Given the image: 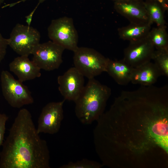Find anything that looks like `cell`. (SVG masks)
<instances>
[{
    "instance_id": "3",
    "label": "cell",
    "mask_w": 168,
    "mask_h": 168,
    "mask_svg": "<svg viewBox=\"0 0 168 168\" xmlns=\"http://www.w3.org/2000/svg\"><path fill=\"white\" fill-rule=\"evenodd\" d=\"M111 94L110 88L95 78L88 79L80 95L74 102L75 113L83 124H90L104 113Z\"/></svg>"
},
{
    "instance_id": "7",
    "label": "cell",
    "mask_w": 168,
    "mask_h": 168,
    "mask_svg": "<svg viewBox=\"0 0 168 168\" xmlns=\"http://www.w3.org/2000/svg\"><path fill=\"white\" fill-rule=\"evenodd\" d=\"M48 35L54 42L74 51L78 47V35L72 19L66 16L53 20L48 28Z\"/></svg>"
},
{
    "instance_id": "18",
    "label": "cell",
    "mask_w": 168,
    "mask_h": 168,
    "mask_svg": "<svg viewBox=\"0 0 168 168\" xmlns=\"http://www.w3.org/2000/svg\"><path fill=\"white\" fill-rule=\"evenodd\" d=\"M145 6L150 21L152 24L155 23L157 26H166L164 16L165 10L160 3L156 1V2L146 4Z\"/></svg>"
},
{
    "instance_id": "11",
    "label": "cell",
    "mask_w": 168,
    "mask_h": 168,
    "mask_svg": "<svg viewBox=\"0 0 168 168\" xmlns=\"http://www.w3.org/2000/svg\"><path fill=\"white\" fill-rule=\"evenodd\" d=\"M84 77L74 67L58 77V89L64 100H77L85 86Z\"/></svg>"
},
{
    "instance_id": "8",
    "label": "cell",
    "mask_w": 168,
    "mask_h": 168,
    "mask_svg": "<svg viewBox=\"0 0 168 168\" xmlns=\"http://www.w3.org/2000/svg\"><path fill=\"white\" fill-rule=\"evenodd\" d=\"M64 49L51 40L40 43L31 54L32 61L40 69L51 71L57 69L63 62Z\"/></svg>"
},
{
    "instance_id": "24",
    "label": "cell",
    "mask_w": 168,
    "mask_h": 168,
    "mask_svg": "<svg viewBox=\"0 0 168 168\" xmlns=\"http://www.w3.org/2000/svg\"><path fill=\"white\" fill-rule=\"evenodd\" d=\"M157 2L162 6L165 10H166L168 8L166 0H152Z\"/></svg>"
},
{
    "instance_id": "27",
    "label": "cell",
    "mask_w": 168,
    "mask_h": 168,
    "mask_svg": "<svg viewBox=\"0 0 168 168\" xmlns=\"http://www.w3.org/2000/svg\"><path fill=\"white\" fill-rule=\"evenodd\" d=\"M118 0V1H122V0Z\"/></svg>"
},
{
    "instance_id": "20",
    "label": "cell",
    "mask_w": 168,
    "mask_h": 168,
    "mask_svg": "<svg viewBox=\"0 0 168 168\" xmlns=\"http://www.w3.org/2000/svg\"><path fill=\"white\" fill-rule=\"evenodd\" d=\"M103 166L96 161L83 159L75 162H69L62 165L60 168H100Z\"/></svg>"
},
{
    "instance_id": "4",
    "label": "cell",
    "mask_w": 168,
    "mask_h": 168,
    "mask_svg": "<svg viewBox=\"0 0 168 168\" xmlns=\"http://www.w3.org/2000/svg\"><path fill=\"white\" fill-rule=\"evenodd\" d=\"M73 52L74 67L84 77L94 78L106 72L109 58L95 49L78 47Z\"/></svg>"
},
{
    "instance_id": "22",
    "label": "cell",
    "mask_w": 168,
    "mask_h": 168,
    "mask_svg": "<svg viewBox=\"0 0 168 168\" xmlns=\"http://www.w3.org/2000/svg\"><path fill=\"white\" fill-rule=\"evenodd\" d=\"M8 46V39L4 38L0 32V63L5 57Z\"/></svg>"
},
{
    "instance_id": "15",
    "label": "cell",
    "mask_w": 168,
    "mask_h": 168,
    "mask_svg": "<svg viewBox=\"0 0 168 168\" xmlns=\"http://www.w3.org/2000/svg\"><path fill=\"white\" fill-rule=\"evenodd\" d=\"M133 68L123 59L114 60L109 58L105 72L118 84L126 85L131 82Z\"/></svg>"
},
{
    "instance_id": "16",
    "label": "cell",
    "mask_w": 168,
    "mask_h": 168,
    "mask_svg": "<svg viewBox=\"0 0 168 168\" xmlns=\"http://www.w3.org/2000/svg\"><path fill=\"white\" fill-rule=\"evenodd\" d=\"M152 24L150 22L130 23L128 25L118 29L120 37L130 42L136 41L147 37L151 30Z\"/></svg>"
},
{
    "instance_id": "6",
    "label": "cell",
    "mask_w": 168,
    "mask_h": 168,
    "mask_svg": "<svg viewBox=\"0 0 168 168\" xmlns=\"http://www.w3.org/2000/svg\"><path fill=\"white\" fill-rule=\"evenodd\" d=\"M40 32L36 28L17 23L7 39L8 46L20 56H28L40 43Z\"/></svg>"
},
{
    "instance_id": "14",
    "label": "cell",
    "mask_w": 168,
    "mask_h": 168,
    "mask_svg": "<svg viewBox=\"0 0 168 168\" xmlns=\"http://www.w3.org/2000/svg\"><path fill=\"white\" fill-rule=\"evenodd\" d=\"M161 75V72L156 66L150 61L133 68L130 82L141 86H151L156 82Z\"/></svg>"
},
{
    "instance_id": "13",
    "label": "cell",
    "mask_w": 168,
    "mask_h": 168,
    "mask_svg": "<svg viewBox=\"0 0 168 168\" xmlns=\"http://www.w3.org/2000/svg\"><path fill=\"white\" fill-rule=\"evenodd\" d=\"M115 8L119 14L130 22L142 23L150 22L145 6L132 2V0L118 1L115 3Z\"/></svg>"
},
{
    "instance_id": "17",
    "label": "cell",
    "mask_w": 168,
    "mask_h": 168,
    "mask_svg": "<svg viewBox=\"0 0 168 168\" xmlns=\"http://www.w3.org/2000/svg\"><path fill=\"white\" fill-rule=\"evenodd\" d=\"M166 26L151 29L149 38L156 50H168V35Z\"/></svg>"
},
{
    "instance_id": "19",
    "label": "cell",
    "mask_w": 168,
    "mask_h": 168,
    "mask_svg": "<svg viewBox=\"0 0 168 168\" xmlns=\"http://www.w3.org/2000/svg\"><path fill=\"white\" fill-rule=\"evenodd\" d=\"M152 59L161 71L162 75L168 77V50H156Z\"/></svg>"
},
{
    "instance_id": "9",
    "label": "cell",
    "mask_w": 168,
    "mask_h": 168,
    "mask_svg": "<svg viewBox=\"0 0 168 168\" xmlns=\"http://www.w3.org/2000/svg\"><path fill=\"white\" fill-rule=\"evenodd\" d=\"M65 100L50 102L43 107L38 121L37 130L39 134H54L58 132L64 117L63 106Z\"/></svg>"
},
{
    "instance_id": "5",
    "label": "cell",
    "mask_w": 168,
    "mask_h": 168,
    "mask_svg": "<svg viewBox=\"0 0 168 168\" xmlns=\"http://www.w3.org/2000/svg\"><path fill=\"white\" fill-rule=\"evenodd\" d=\"M1 82L3 96L12 107L20 108L34 103V99L28 87L16 79L9 72L2 71Z\"/></svg>"
},
{
    "instance_id": "10",
    "label": "cell",
    "mask_w": 168,
    "mask_h": 168,
    "mask_svg": "<svg viewBox=\"0 0 168 168\" xmlns=\"http://www.w3.org/2000/svg\"><path fill=\"white\" fill-rule=\"evenodd\" d=\"M155 49L148 36L130 42L124 51L123 59L133 68L142 65L152 59Z\"/></svg>"
},
{
    "instance_id": "12",
    "label": "cell",
    "mask_w": 168,
    "mask_h": 168,
    "mask_svg": "<svg viewBox=\"0 0 168 168\" xmlns=\"http://www.w3.org/2000/svg\"><path fill=\"white\" fill-rule=\"evenodd\" d=\"M10 70L23 82L40 77L41 69L28 56H20L15 58L9 64Z\"/></svg>"
},
{
    "instance_id": "21",
    "label": "cell",
    "mask_w": 168,
    "mask_h": 168,
    "mask_svg": "<svg viewBox=\"0 0 168 168\" xmlns=\"http://www.w3.org/2000/svg\"><path fill=\"white\" fill-rule=\"evenodd\" d=\"M8 119L6 114L0 113V147L3 143L6 123Z\"/></svg>"
},
{
    "instance_id": "23",
    "label": "cell",
    "mask_w": 168,
    "mask_h": 168,
    "mask_svg": "<svg viewBox=\"0 0 168 168\" xmlns=\"http://www.w3.org/2000/svg\"><path fill=\"white\" fill-rule=\"evenodd\" d=\"M39 5L37 4L35 9L30 14L25 17L26 21L27 24V25L30 26L34 14Z\"/></svg>"
},
{
    "instance_id": "25",
    "label": "cell",
    "mask_w": 168,
    "mask_h": 168,
    "mask_svg": "<svg viewBox=\"0 0 168 168\" xmlns=\"http://www.w3.org/2000/svg\"><path fill=\"white\" fill-rule=\"evenodd\" d=\"M32 0H20L17 1V3L19 4L22 2H24L27 1H30ZM38 2V4L40 5V4L42 3L46 0H37Z\"/></svg>"
},
{
    "instance_id": "2",
    "label": "cell",
    "mask_w": 168,
    "mask_h": 168,
    "mask_svg": "<svg viewBox=\"0 0 168 168\" xmlns=\"http://www.w3.org/2000/svg\"><path fill=\"white\" fill-rule=\"evenodd\" d=\"M49 151L30 112H18L0 152V168H50Z\"/></svg>"
},
{
    "instance_id": "1",
    "label": "cell",
    "mask_w": 168,
    "mask_h": 168,
    "mask_svg": "<svg viewBox=\"0 0 168 168\" xmlns=\"http://www.w3.org/2000/svg\"><path fill=\"white\" fill-rule=\"evenodd\" d=\"M93 131L96 152L112 168L168 167V86L123 91Z\"/></svg>"
},
{
    "instance_id": "26",
    "label": "cell",
    "mask_w": 168,
    "mask_h": 168,
    "mask_svg": "<svg viewBox=\"0 0 168 168\" xmlns=\"http://www.w3.org/2000/svg\"><path fill=\"white\" fill-rule=\"evenodd\" d=\"M5 0H0V6L4 2Z\"/></svg>"
}]
</instances>
